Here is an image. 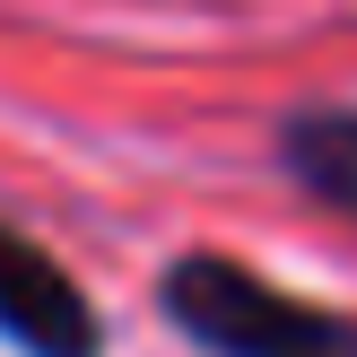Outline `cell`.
<instances>
[{
    "mask_svg": "<svg viewBox=\"0 0 357 357\" xmlns=\"http://www.w3.org/2000/svg\"><path fill=\"white\" fill-rule=\"evenodd\" d=\"M149 314L192 357H357V314L331 296L279 288L271 271L192 244L149 279Z\"/></svg>",
    "mask_w": 357,
    "mask_h": 357,
    "instance_id": "6da1fadb",
    "label": "cell"
},
{
    "mask_svg": "<svg viewBox=\"0 0 357 357\" xmlns=\"http://www.w3.org/2000/svg\"><path fill=\"white\" fill-rule=\"evenodd\" d=\"M0 349H17V357H105L114 349L79 271L9 218H0Z\"/></svg>",
    "mask_w": 357,
    "mask_h": 357,
    "instance_id": "7a4b0ae2",
    "label": "cell"
},
{
    "mask_svg": "<svg viewBox=\"0 0 357 357\" xmlns=\"http://www.w3.org/2000/svg\"><path fill=\"white\" fill-rule=\"evenodd\" d=\"M271 157L314 209L357 227V96H296L271 122Z\"/></svg>",
    "mask_w": 357,
    "mask_h": 357,
    "instance_id": "3957f363",
    "label": "cell"
}]
</instances>
